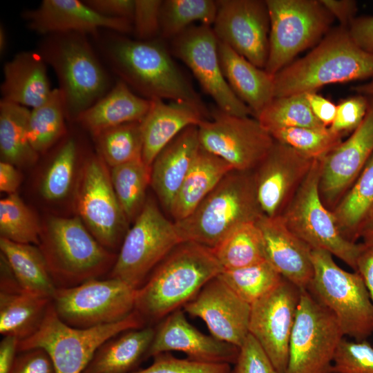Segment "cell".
I'll return each instance as SVG.
<instances>
[{
  "instance_id": "obj_1",
  "label": "cell",
  "mask_w": 373,
  "mask_h": 373,
  "mask_svg": "<svg viewBox=\"0 0 373 373\" xmlns=\"http://www.w3.org/2000/svg\"><path fill=\"white\" fill-rule=\"evenodd\" d=\"M115 34L105 53L112 68L140 96L190 104L207 117L209 110L172 58L162 41L131 39Z\"/></svg>"
},
{
  "instance_id": "obj_2",
  "label": "cell",
  "mask_w": 373,
  "mask_h": 373,
  "mask_svg": "<svg viewBox=\"0 0 373 373\" xmlns=\"http://www.w3.org/2000/svg\"><path fill=\"white\" fill-rule=\"evenodd\" d=\"M222 270L212 249L181 242L137 289L135 311L145 323L161 321L193 299Z\"/></svg>"
},
{
  "instance_id": "obj_3",
  "label": "cell",
  "mask_w": 373,
  "mask_h": 373,
  "mask_svg": "<svg viewBox=\"0 0 373 373\" xmlns=\"http://www.w3.org/2000/svg\"><path fill=\"white\" fill-rule=\"evenodd\" d=\"M373 77V55L352 39L347 28L329 32L304 57L274 75L275 97L316 92L327 85Z\"/></svg>"
},
{
  "instance_id": "obj_4",
  "label": "cell",
  "mask_w": 373,
  "mask_h": 373,
  "mask_svg": "<svg viewBox=\"0 0 373 373\" xmlns=\"http://www.w3.org/2000/svg\"><path fill=\"white\" fill-rule=\"evenodd\" d=\"M262 215L253 171L232 170L189 216L174 223L182 242L213 249L234 228Z\"/></svg>"
},
{
  "instance_id": "obj_5",
  "label": "cell",
  "mask_w": 373,
  "mask_h": 373,
  "mask_svg": "<svg viewBox=\"0 0 373 373\" xmlns=\"http://www.w3.org/2000/svg\"><path fill=\"white\" fill-rule=\"evenodd\" d=\"M39 248L57 288L72 287L111 270L117 256L77 217L52 216L42 225Z\"/></svg>"
},
{
  "instance_id": "obj_6",
  "label": "cell",
  "mask_w": 373,
  "mask_h": 373,
  "mask_svg": "<svg viewBox=\"0 0 373 373\" xmlns=\"http://www.w3.org/2000/svg\"><path fill=\"white\" fill-rule=\"evenodd\" d=\"M40 54L54 69L67 117L75 119L107 92L108 77L85 35H49Z\"/></svg>"
},
{
  "instance_id": "obj_7",
  "label": "cell",
  "mask_w": 373,
  "mask_h": 373,
  "mask_svg": "<svg viewBox=\"0 0 373 373\" xmlns=\"http://www.w3.org/2000/svg\"><path fill=\"white\" fill-rule=\"evenodd\" d=\"M314 274L307 289L337 319L344 336L366 340L373 333V303L357 272L341 268L329 252L312 251Z\"/></svg>"
},
{
  "instance_id": "obj_8",
  "label": "cell",
  "mask_w": 373,
  "mask_h": 373,
  "mask_svg": "<svg viewBox=\"0 0 373 373\" xmlns=\"http://www.w3.org/2000/svg\"><path fill=\"white\" fill-rule=\"evenodd\" d=\"M145 324L134 311L117 323L87 329L75 328L58 317L51 302L38 329L19 341L18 352L41 348L50 356L55 373H82L106 341L126 330L143 327Z\"/></svg>"
},
{
  "instance_id": "obj_9",
  "label": "cell",
  "mask_w": 373,
  "mask_h": 373,
  "mask_svg": "<svg viewBox=\"0 0 373 373\" xmlns=\"http://www.w3.org/2000/svg\"><path fill=\"white\" fill-rule=\"evenodd\" d=\"M270 30L265 70L274 76L331 30L334 17L321 0H266Z\"/></svg>"
},
{
  "instance_id": "obj_10",
  "label": "cell",
  "mask_w": 373,
  "mask_h": 373,
  "mask_svg": "<svg viewBox=\"0 0 373 373\" xmlns=\"http://www.w3.org/2000/svg\"><path fill=\"white\" fill-rule=\"evenodd\" d=\"M181 242L175 223L148 198L124 238L109 278L119 279L137 289Z\"/></svg>"
},
{
  "instance_id": "obj_11",
  "label": "cell",
  "mask_w": 373,
  "mask_h": 373,
  "mask_svg": "<svg viewBox=\"0 0 373 373\" xmlns=\"http://www.w3.org/2000/svg\"><path fill=\"white\" fill-rule=\"evenodd\" d=\"M321 162L316 160L307 177L281 216L287 227L312 250H324L355 271L363 243L345 239L331 210L323 203L318 189Z\"/></svg>"
},
{
  "instance_id": "obj_12",
  "label": "cell",
  "mask_w": 373,
  "mask_h": 373,
  "mask_svg": "<svg viewBox=\"0 0 373 373\" xmlns=\"http://www.w3.org/2000/svg\"><path fill=\"white\" fill-rule=\"evenodd\" d=\"M137 289L114 278L91 279L57 288L51 302L58 317L73 327L87 329L122 321L135 311Z\"/></svg>"
},
{
  "instance_id": "obj_13",
  "label": "cell",
  "mask_w": 373,
  "mask_h": 373,
  "mask_svg": "<svg viewBox=\"0 0 373 373\" xmlns=\"http://www.w3.org/2000/svg\"><path fill=\"white\" fill-rule=\"evenodd\" d=\"M344 334L333 314L307 289H301L285 373H332Z\"/></svg>"
},
{
  "instance_id": "obj_14",
  "label": "cell",
  "mask_w": 373,
  "mask_h": 373,
  "mask_svg": "<svg viewBox=\"0 0 373 373\" xmlns=\"http://www.w3.org/2000/svg\"><path fill=\"white\" fill-rule=\"evenodd\" d=\"M99 156L88 158L79 173L74 202L78 217L105 248L122 245L128 223L115 193L110 171Z\"/></svg>"
},
{
  "instance_id": "obj_15",
  "label": "cell",
  "mask_w": 373,
  "mask_h": 373,
  "mask_svg": "<svg viewBox=\"0 0 373 373\" xmlns=\"http://www.w3.org/2000/svg\"><path fill=\"white\" fill-rule=\"evenodd\" d=\"M211 119L198 126L200 146L219 157L233 170L253 171L266 157L275 140L255 117L227 113L216 106Z\"/></svg>"
},
{
  "instance_id": "obj_16",
  "label": "cell",
  "mask_w": 373,
  "mask_h": 373,
  "mask_svg": "<svg viewBox=\"0 0 373 373\" xmlns=\"http://www.w3.org/2000/svg\"><path fill=\"white\" fill-rule=\"evenodd\" d=\"M171 53L186 65L201 88L224 112L236 116L252 114L227 84L218 56V39L211 26L193 25L171 39Z\"/></svg>"
},
{
  "instance_id": "obj_17",
  "label": "cell",
  "mask_w": 373,
  "mask_h": 373,
  "mask_svg": "<svg viewBox=\"0 0 373 373\" xmlns=\"http://www.w3.org/2000/svg\"><path fill=\"white\" fill-rule=\"evenodd\" d=\"M301 289L283 278L251 305L249 332L280 373L286 371L289 345Z\"/></svg>"
},
{
  "instance_id": "obj_18",
  "label": "cell",
  "mask_w": 373,
  "mask_h": 373,
  "mask_svg": "<svg viewBox=\"0 0 373 373\" xmlns=\"http://www.w3.org/2000/svg\"><path fill=\"white\" fill-rule=\"evenodd\" d=\"M217 4L212 28L218 40L265 69L270 30L266 0H220Z\"/></svg>"
},
{
  "instance_id": "obj_19",
  "label": "cell",
  "mask_w": 373,
  "mask_h": 373,
  "mask_svg": "<svg viewBox=\"0 0 373 373\" xmlns=\"http://www.w3.org/2000/svg\"><path fill=\"white\" fill-rule=\"evenodd\" d=\"M315 160L275 141L266 157L252 171L257 200L264 215H282Z\"/></svg>"
},
{
  "instance_id": "obj_20",
  "label": "cell",
  "mask_w": 373,
  "mask_h": 373,
  "mask_svg": "<svg viewBox=\"0 0 373 373\" xmlns=\"http://www.w3.org/2000/svg\"><path fill=\"white\" fill-rule=\"evenodd\" d=\"M373 154V98L367 113L352 135L320 160L321 199L332 210L350 189Z\"/></svg>"
},
{
  "instance_id": "obj_21",
  "label": "cell",
  "mask_w": 373,
  "mask_h": 373,
  "mask_svg": "<svg viewBox=\"0 0 373 373\" xmlns=\"http://www.w3.org/2000/svg\"><path fill=\"white\" fill-rule=\"evenodd\" d=\"M183 308L189 315L202 319L212 336L238 347L249 334L251 305L218 276L209 280Z\"/></svg>"
},
{
  "instance_id": "obj_22",
  "label": "cell",
  "mask_w": 373,
  "mask_h": 373,
  "mask_svg": "<svg viewBox=\"0 0 373 373\" xmlns=\"http://www.w3.org/2000/svg\"><path fill=\"white\" fill-rule=\"evenodd\" d=\"M172 350L184 352L192 361L230 365L236 363L240 347L202 333L188 322L184 311L180 309L160 321L147 358Z\"/></svg>"
},
{
  "instance_id": "obj_23",
  "label": "cell",
  "mask_w": 373,
  "mask_h": 373,
  "mask_svg": "<svg viewBox=\"0 0 373 373\" xmlns=\"http://www.w3.org/2000/svg\"><path fill=\"white\" fill-rule=\"evenodd\" d=\"M23 15L29 28L42 35L96 34L102 28L122 35L133 32L132 21L104 17L79 0H43Z\"/></svg>"
},
{
  "instance_id": "obj_24",
  "label": "cell",
  "mask_w": 373,
  "mask_h": 373,
  "mask_svg": "<svg viewBox=\"0 0 373 373\" xmlns=\"http://www.w3.org/2000/svg\"><path fill=\"white\" fill-rule=\"evenodd\" d=\"M266 260L287 280L307 289L314 274L312 249L286 225L281 216L262 215L257 221Z\"/></svg>"
},
{
  "instance_id": "obj_25",
  "label": "cell",
  "mask_w": 373,
  "mask_h": 373,
  "mask_svg": "<svg viewBox=\"0 0 373 373\" xmlns=\"http://www.w3.org/2000/svg\"><path fill=\"white\" fill-rule=\"evenodd\" d=\"M200 148L198 126L184 129L156 156L150 184L169 212Z\"/></svg>"
},
{
  "instance_id": "obj_26",
  "label": "cell",
  "mask_w": 373,
  "mask_h": 373,
  "mask_svg": "<svg viewBox=\"0 0 373 373\" xmlns=\"http://www.w3.org/2000/svg\"><path fill=\"white\" fill-rule=\"evenodd\" d=\"M204 119L202 112L190 104L152 99L141 121L144 163L151 168L159 153L179 133L190 126H198Z\"/></svg>"
},
{
  "instance_id": "obj_27",
  "label": "cell",
  "mask_w": 373,
  "mask_h": 373,
  "mask_svg": "<svg viewBox=\"0 0 373 373\" xmlns=\"http://www.w3.org/2000/svg\"><path fill=\"white\" fill-rule=\"evenodd\" d=\"M46 62L40 53L20 52L3 66L1 85L2 100L34 108L49 96Z\"/></svg>"
},
{
  "instance_id": "obj_28",
  "label": "cell",
  "mask_w": 373,
  "mask_h": 373,
  "mask_svg": "<svg viewBox=\"0 0 373 373\" xmlns=\"http://www.w3.org/2000/svg\"><path fill=\"white\" fill-rule=\"evenodd\" d=\"M218 56L229 87L256 117L275 97L274 76L219 40Z\"/></svg>"
},
{
  "instance_id": "obj_29",
  "label": "cell",
  "mask_w": 373,
  "mask_h": 373,
  "mask_svg": "<svg viewBox=\"0 0 373 373\" xmlns=\"http://www.w3.org/2000/svg\"><path fill=\"white\" fill-rule=\"evenodd\" d=\"M151 100L135 93L119 79L113 87L76 120L94 137L102 131L126 123L141 122Z\"/></svg>"
},
{
  "instance_id": "obj_30",
  "label": "cell",
  "mask_w": 373,
  "mask_h": 373,
  "mask_svg": "<svg viewBox=\"0 0 373 373\" xmlns=\"http://www.w3.org/2000/svg\"><path fill=\"white\" fill-rule=\"evenodd\" d=\"M155 329L151 326L122 332L102 344L82 373H133L147 358Z\"/></svg>"
},
{
  "instance_id": "obj_31",
  "label": "cell",
  "mask_w": 373,
  "mask_h": 373,
  "mask_svg": "<svg viewBox=\"0 0 373 373\" xmlns=\"http://www.w3.org/2000/svg\"><path fill=\"white\" fill-rule=\"evenodd\" d=\"M232 170L222 159L200 146L170 209L175 222L189 216Z\"/></svg>"
},
{
  "instance_id": "obj_32",
  "label": "cell",
  "mask_w": 373,
  "mask_h": 373,
  "mask_svg": "<svg viewBox=\"0 0 373 373\" xmlns=\"http://www.w3.org/2000/svg\"><path fill=\"white\" fill-rule=\"evenodd\" d=\"M50 303V298L23 290L18 283L1 285V334L19 341L28 338L41 325Z\"/></svg>"
},
{
  "instance_id": "obj_33",
  "label": "cell",
  "mask_w": 373,
  "mask_h": 373,
  "mask_svg": "<svg viewBox=\"0 0 373 373\" xmlns=\"http://www.w3.org/2000/svg\"><path fill=\"white\" fill-rule=\"evenodd\" d=\"M0 249L23 290L52 300L57 287L38 246L0 238Z\"/></svg>"
},
{
  "instance_id": "obj_34",
  "label": "cell",
  "mask_w": 373,
  "mask_h": 373,
  "mask_svg": "<svg viewBox=\"0 0 373 373\" xmlns=\"http://www.w3.org/2000/svg\"><path fill=\"white\" fill-rule=\"evenodd\" d=\"M332 212L342 236L356 242L373 213V154Z\"/></svg>"
},
{
  "instance_id": "obj_35",
  "label": "cell",
  "mask_w": 373,
  "mask_h": 373,
  "mask_svg": "<svg viewBox=\"0 0 373 373\" xmlns=\"http://www.w3.org/2000/svg\"><path fill=\"white\" fill-rule=\"evenodd\" d=\"M30 110L25 106L1 100L0 153L1 161L16 166L34 164L38 154L31 146L28 135Z\"/></svg>"
},
{
  "instance_id": "obj_36",
  "label": "cell",
  "mask_w": 373,
  "mask_h": 373,
  "mask_svg": "<svg viewBox=\"0 0 373 373\" xmlns=\"http://www.w3.org/2000/svg\"><path fill=\"white\" fill-rule=\"evenodd\" d=\"M212 250L223 270L267 260L262 233L256 222L238 225Z\"/></svg>"
},
{
  "instance_id": "obj_37",
  "label": "cell",
  "mask_w": 373,
  "mask_h": 373,
  "mask_svg": "<svg viewBox=\"0 0 373 373\" xmlns=\"http://www.w3.org/2000/svg\"><path fill=\"white\" fill-rule=\"evenodd\" d=\"M66 117L65 100L59 88L52 89L41 104L30 110L28 140L38 155L45 153L65 134Z\"/></svg>"
},
{
  "instance_id": "obj_38",
  "label": "cell",
  "mask_w": 373,
  "mask_h": 373,
  "mask_svg": "<svg viewBox=\"0 0 373 373\" xmlns=\"http://www.w3.org/2000/svg\"><path fill=\"white\" fill-rule=\"evenodd\" d=\"M111 183L128 222H134L147 200L146 191L151 182V168L142 160L112 167Z\"/></svg>"
},
{
  "instance_id": "obj_39",
  "label": "cell",
  "mask_w": 373,
  "mask_h": 373,
  "mask_svg": "<svg viewBox=\"0 0 373 373\" xmlns=\"http://www.w3.org/2000/svg\"><path fill=\"white\" fill-rule=\"evenodd\" d=\"M218 10L217 1L164 0L160 9V36L173 39L195 22L211 26Z\"/></svg>"
},
{
  "instance_id": "obj_40",
  "label": "cell",
  "mask_w": 373,
  "mask_h": 373,
  "mask_svg": "<svg viewBox=\"0 0 373 373\" xmlns=\"http://www.w3.org/2000/svg\"><path fill=\"white\" fill-rule=\"evenodd\" d=\"M95 138L99 156L111 168L142 160L141 122L110 128Z\"/></svg>"
},
{
  "instance_id": "obj_41",
  "label": "cell",
  "mask_w": 373,
  "mask_h": 373,
  "mask_svg": "<svg viewBox=\"0 0 373 373\" xmlns=\"http://www.w3.org/2000/svg\"><path fill=\"white\" fill-rule=\"evenodd\" d=\"M256 118L269 133L283 128L326 127L312 113L305 94L274 97Z\"/></svg>"
},
{
  "instance_id": "obj_42",
  "label": "cell",
  "mask_w": 373,
  "mask_h": 373,
  "mask_svg": "<svg viewBox=\"0 0 373 373\" xmlns=\"http://www.w3.org/2000/svg\"><path fill=\"white\" fill-rule=\"evenodd\" d=\"M218 276L250 305L269 293L284 278L267 260L239 269L222 270Z\"/></svg>"
},
{
  "instance_id": "obj_43",
  "label": "cell",
  "mask_w": 373,
  "mask_h": 373,
  "mask_svg": "<svg viewBox=\"0 0 373 373\" xmlns=\"http://www.w3.org/2000/svg\"><path fill=\"white\" fill-rule=\"evenodd\" d=\"M41 229L35 213L17 193L0 200V238L39 246Z\"/></svg>"
},
{
  "instance_id": "obj_44",
  "label": "cell",
  "mask_w": 373,
  "mask_h": 373,
  "mask_svg": "<svg viewBox=\"0 0 373 373\" xmlns=\"http://www.w3.org/2000/svg\"><path fill=\"white\" fill-rule=\"evenodd\" d=\"M276 142L288 145L313 160H321L342 142L343 135L329 127L283 128L269 133Z\"/></svg>"
},
{
  "instance_id": "obj_45",
  "label": "cell",
  "mask_w": 373,
  "mask_h": 373,
  "mask_svg": "<svg viewBox=\"0 0 373 373\" xmlns=\"http://www.w3.org/2000/svg\"><path fill=\"white\" fill-rule=\"evenodd\" d=\"M77 160L76 142L69 138L61 145L42 178L40 193L44 199L59 201L68 195L75 180Z\"/></svg>"
},
{
  "instance_id": "obj_46",
  "label": "cell",
  "mask_w": 373,
  "mask_h": 373,
  "mask_svg": "<svg viewBox=\"0 0 373 373\" xmlns=\"http://www.w3.org/2000/svg\"><path fill=\"white\" fill-rule=\"evenodd\" d=\"M332 373H373V345L366 340L343 338L334 356Z\"/></svg>"
},
{
  "instance_id": "obj_47",
  "label": "cell",
  "mask_w": 373,
  "mask_h": 373,
  "mask_svg": "<svg viewBox=\"0 0 373 373\" xmlns=\"http://www.w3.org/2000/svg\"><path fill=\"white\" fill-rule=\"evenodd\" d=\"M148 367L133 373H231V366L226 363H207L189 358H178L169 352L153 356Z\"/></svg>"
},
{
  "instance_id": "obj_48",
  "label": "cell",
  "mask_w": 373,
  "mask_h": 373,
  "mask_svg": "<svg viewBox=\"0 0 373 373\" xmlns=\"http://www.w3.org/2000/svg\"><path fill=\"white\" fill-rule=\"evenodd\" d=\"M162 0H135L133 32L140 41H151L160 36Z\"/></svg>"
},
{
  "instance_id": "obj_49",
  "label": "cell",
  "mask_w": 373,
  "mask_h": 373,
  "mask_svg": "<svg viewBox=\"0 0 373 373\" xmlns=\"http://www.w3.org/2000/svg\"><path fill=\"white\" fill-rule=\"evenodd\" d=\"M231 373H280L256 340L249 334Z\"/></svg>"
},
{
  "instance_id": "obj_50",
  "label": "cell",
  "mask_w": 373,
  "mask_h": 373,
  "mask_svg": "<svg viewBox=\"0 0 373 373\" xmlns=\"http://www.w3.org/2000/svg\"><path fill=\"white\" fill-rule=\"evenodd\" d=\"M368 106L367 97L360 94L343 99L336 105V117L329 128L343 135L353 132L363 120Z\"/></svg>"
},
{
  "instance_id": "obj_51",
  "label": "cell",
  "mask_w": 373,
  "mask_h": 373,
  "mask_svg": "<svg viewBox=\"0 0 373 373\" xmlns=\"http://www.w3.org/2000/svg\"><path fill=\"white\" fill-rule=\"evenodd\" d=\"M10 373H55L52 361L41 348L19 352Z\"/></svg>"
},
{
  "instance_id": "obj_52",
  "label": "cell",
  "mask_w": 373,
  "mask_h": 373,
  "mask_svg": "<svg viewBox=\"0 0 373 373\" xmlns=\"http://www.w3.org/2000/svg\"><path fill=\"white\" fill-rule=\"evenodd\" d=\"M93 10L109 18L132 21L135 0H86L84 1Z\"/></svg>"
},
{
  "instance_id": "obj_53",
  "label": "cell",
  "mask_w": 373,
  "mask_h": 373,
  "mask_svg": "<svg viewBox=\"0 0 373 373\" xmlns=\"http://www.w3.org/2000/svg\"><path fill=\"white\" fill-rule=\"evenodd\" d=\"M347 30L353 41L373 55V16L355 17Z\"/></svg>"
},
{
  "instance_id": "obj_54",
  "label": "cell",
  "mask_w": 373,
  "mask_h": 373,
  "mask_svg": "<svg viewBox=\"0 0 373 373\" xmlns=\"http://www.w3.org/2000/svg\"><path fill=\"white\" fill-rule=\"evenodd\" d=\"M315 117L326 127L333 123L336 114V105L316 92L305 93Z\"/></svg>"
},
{
  "instance_id": "obj_55",
  "label": "cell",
  "mask_w": 373,
  "mask_h": 373,
  "mask_svg": "<svg viewBox=\"0 0 373 373\" xmlns=\"http://www.w3.org/2000/svg\"><path fill=\"white\" fill-rule=\"evenodd\" d=\"M322 4L334 18L339 22V26L348 28L355 19L357 3L352 0H321Z\"/></svg>"
},
{
  "instance_id": "obj_56",
  "label": "cell",
  "mask_w": 373,
  "mask_h": 373,
  "mask_svg": "<svg viewBox=\"0 0 373 373\" xmlns=\"http://www.w3.org/2000/svg\"><path fill=\"white\" fill-rule=\"evenodd\" d=\"M363 277L373 303V247L363 243L358 257L356 271Z\"/></svg>"
},
{
  "instance_id": "obj_57",
  "label": "cell",
  "mask_w": 373,
  "mask_h": 373,
  "mask_svg": "<svg viewBox=\"0 0 373 373\" xmlns=\"http://www.w3.org/2000/svg\"><path fill=\"white\" fill-rule=\"evenodd\" d=\"M21 176L16 166L5 161L0 162V191L8 195L17 193Z\"/></svg>"
},
{
  "instance_id": "obj_58",
  "label": "cell",
  "mask_w": 373,
  "mask_h": 373,
  "mask_svg": "<svg viewBox=\"0 0 373 373\" xmlns=\"http://www.w3.org/2000/svg\"><path fill=\"white\" fill-rule=\"evenodd\" d=\"M19 340L12 336H3L0 343V373H10L14 365Z\"/></svg>"
},
{
  "instance_id": "obj_59",
  "label": "cell",
  "mask_w": 373,
  "mask_h": 373,
  "mask_svg": "<svg viewBox=\"0 0 373 373\" xmlns=\"http://www.w3.org/2000/svg\"><path fill=\"white\" fill-rule=\"evenodd\" d=\"M364 245L373 247V213L365 224L361 236Z\"/></svg>"
},
{
  "instance_id": "obj_60",
  "label": "cell",
  "mask_w": 373,
  "mask_h": 373,
  "mask_svg": "<svg viewBox=\"0 0 373 373\" xmlns=\"http://www.w3.org/2000/svg\"><path fill=\"white\" fill-rule=\"evenodd\" d=\"M355 90L360 95L373 98V77L367 83L354 88Z\"/></svg>"
},
{
  "instance_id": "obj_61",
  "label": "cell",
  "mask_w": 373,
  "mask_h": 373,
  "mask_svg": "<svg viewBox=\"0 0 373 373\" xmlns=\"http://www.w3.org/2000/svg\"><path fill=\"white\" fill-rule=\"evenodd\" d=\"M7 39L6 34L3 25L0 26V52L3 54L6 48Z\"/></svg>"
}]
</instances>
